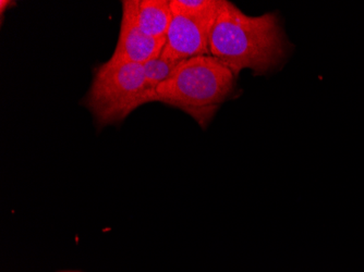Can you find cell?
I'll use <instances>...</instances> for the list:
<instances>
[{
	"label": "cell",
	"mask_w": 364,
	"mask_h": 272,
	"mask_svg": "<svg viewBox=\"0 0 364 272\" xmlns=\"http://www.w3.org/2000/svg\"><path fill=\"white\" fill-rule=\"evenodd\" d=\"M179 63L171 60L168 57L164 56L163 54L145 62L143 65V69H144L145 77L150 89L155 91L157 87L168 80Z\"/></svg>",
	"instance_id": "7"
},
{
	"label": "cell",
	"mask_w": 364,
	"mask_h": 272,
	"mask_svg": "<svg viewBox=\"0 0 364 272\" xmlns=\"http://www.w3.org/2000/svg\"><path fill=\"white\" fill-rule=\"evenodd\" d=\"M155 102V91L147 84L142 65L106 61L96 67L85 97L96 126L119 124L141 106Z\"/></svg>",
	"instance_id": "3"
},
{
	"label": "cell",
	"mask_w": 364,
	"mask_h": 272,
	"mask_svg": "<svg viewBox=\"0 0 364 272\" xmlns=\"http://www.w3.org/2000/svg\"><path fill=\"white\" fill-rule=\"evenodd\" d=\"M16 3L14 0H0V14H1V20H4V14L10 9V8L16 7Z\"/></svg>",
	"instance_id": "9"
},
{
	"label": "cell",
	"mask_w": 364,
	"mask_h": 272,
	"mask_svg": "<svg viewBox=\"0 0 364 272\" xmlns=\"http://www.w3.org/2000/svg\"><path fill=\"white\" fill-rule=\"evenodd\" d=\"M126 10L142 32L154 38H166L173 12L171 0H124Z\"/></svg>",
	"instance_id": "6"
},
{
	"label": "cell",
	"mask_w": 364,
	"mask_h": 272,
	"mask_svg": "<svg viewBox=\"0 0 364 272\" xmlns=\"http://www.w3.org/2000/svg\"><path fill=\"white\" fill-rule=\"evenodd\" d=\"M224 0H171V12L206 13L218 10Z\"/></svg>",
	"instance_id": "8"
},
{
	"label": "cell",
	"mask_w": 364,
	"mask_h": 272,
	"mask_svg": "<svg viewBox=\"0 0 364 272\" xmlns=\"http://www.w3.org/2000/svg\"><path fill=\"white\" fill-rule=\"evenodd\" d=\"M220 9L200 14L173 12L161 54L177 62L193 57L210 56V32Z\"/></svg>",
	"instance_id": "4"
},
{
	"label": "cell",
	"mask_w": 364,
	"mask_h": 272,
	"mask_svg": "<svg viewBox=\"0 0 364 272\" xmlns=\"http://www.w3.org/2000/svg\"><path fill=\"white\" fill-rule=\"evenodd\" d=\"M236 75L213 56L181 61L168 80L155 89V102L179 108L205 126L216 110L230 97Z\"/></svg>",
	"instance_id": "2"
},
{
	"label": "cell",
	"mask_w": 364,
	"mask_h": 272,
	"mask_svg": "<svg viewBox=\"0 0 364 272\" xmlns=\"http://www.w3.org/2000/svg\"><path fill=\"white\" fill-rule=\"evenodd\" d=\"M286 40L275 13L251 16L230 1H223L210 38V54L236 77L245 69L257 75L280 65Z\"/></svg>",
	"instance_id": "1"
},
{
	"label": "cell",
	"mask_w": 364,
	"mask_h": 272,
	"mask_svg": "<svg viewBox=\"0 0 364 272\" xmlns=\"http://www.w3.org/2000/svg\"><path fill=\"white\" fill-rule=\"evenodd\" d=\"M166 44V38H154L145 34L134 23L130 14L122 9L119 38L109 60L144 65L159 56Z\"/></svg>",
	"instance_id": "5"
}]
</instances>
